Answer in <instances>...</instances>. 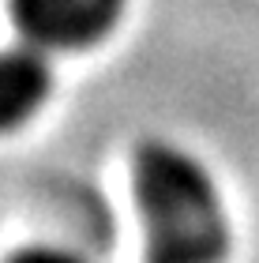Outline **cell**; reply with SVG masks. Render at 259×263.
Instances as JSON below:
<instances>
[{"instance_id":"obj_1","label":"cell","mask_w":259,"mask_h":263,"mask_svg":"<svg viewBox=\"0 0 259 263\" xmlns=\"http://www.w3.org/2000/svg\"><path fill=\"white\" fill-rule=\"evenodd\" d=\"M147 263H226L233 230L218 181L188 147L147 139L132 158Z\"/></svg>"},{"instance_id":"obj_2","label":"cell","mask_w":259,"mask_h":263,"mask_svg":"<svg viewBox=\"0 0 259 263\" xmlns=\"http://www.w3.org/2000/svg\"><path fill=\"white\" fill-rule=\"evenodd\" d=\"M128 0H11L19 34L42 49H90L121 23Z\"/></svg>"},{"instance_id":"obj_3","label":"cell","mask_w":259,"mask_h":263,"mask_svg":"<svg viewBox=\"0 0 259 263\" xmlns=\"http://www.w3.org/2000/svg\"><path fill=\"white\" fill-rule=\"evenodd\" d=\"M49 49L23 38L0 49V132L23 128L53 94Z\"/></svg>"},{"instance_id":"obj_4","label":"cell","mask_w":259,"mask_h":263,"mask_svg":"<svg viewBox=\"0 0 259 263\" xmlns=\"http://www.w3.org/2000/svg\"><path fill=\"white\" fill-rule=\"evenodd\" d=\"M8 263H87V259L79 252H72V248H61V245H30L23 252H15Z\"/></svg>"}]
</instances>
